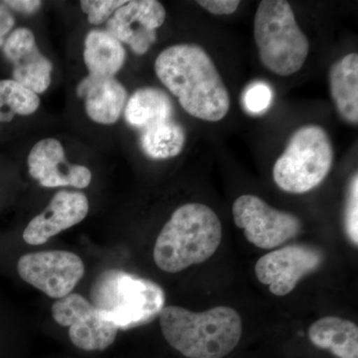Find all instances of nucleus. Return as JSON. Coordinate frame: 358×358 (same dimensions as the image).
Returning <instances> with one entry per match:
<instances>
[{
    "label": "nucleus",
    "mask_w": 358,
    "mask_h": 358,
    "mask_svg": "<svg viewBox=\"0 0 358 358\" xmlns=\"http://www.w3.org/2000/svg\"><path fill=\"white\" fill-rule=\"evenodd\" d=\"M197 3L214 15H230L237 10L241 2L238 0H200Z\"/></svg>",
    "instance_id": "obj_25"
},
{
    "label": "nucleus",
    "mask_w": 358,
    "mask_h": 358,
    "mask_svg": "<svg viewBox=\"0 0 358 358\" xmlns=\"http://www.w3.org/2000/svg\"><path fill=\"white\" fill-rule=\"evenodd\" d=\"M141 131V148L152 159H173L185 148V129L173 120L159 122Z\"/></svg>",
    "instance_id": "obj_20"
},
{
    "label": "nucleus",
    "mask_w": 358,
    "mask_h": 358,
    "mask_svg": "<svg viewBox=\"0 0 358 358\" xmlns=\"http://www.w3.org/2000/svg\"><path fill=\"white\" fill-rule=\"evenodd\" d=\"M345 231L350 241L358 244V174L355 173L348 185L345 213Z\"/></svg>",
    "instance_id": "obj_23"
},
{
    "label": "nucleus",
    "mask_w": 358,
    "mask_h": 358,
    "mask_svg": "<svg viewBox=\"0 0 358 358\" xmlns=\"http://www.w3.org/2000/svg\"><path fill=\"white\" fill-rule=\"evenodd\" d=\"M221 240L222 225L210 207L185 204L173 212L160 231L155 244L154 260L160 270L176 274L211 258Z\"/></svg>",
    "instance_id": "obj_3"
},
{
    "label": "nucleus",
    "mask_w": 358,
    "mask_h": 358,
    "mask_svg": "<svg viewBox=\"0 0 358 358\" xmlns=\"http://www.w3.org/2000/svg\"><path fill=\"white\" fill-rule=\"evenodd\" d=\"M324 256L319 250L303 245H291L270 252L257 261V279L267 285L271 293L284 296L296 288L306 275L322 265Z\"/></svg>",
    "instance_id": "obj_10"
},
{
    "label": "nucleus",
    "mask_w": 358,
    "mask_h": 358,
    "mask_svg": "<svg viewBox=\"0 0 358 358\" xmlns=\"http://www.w3.org/2000/svg\"><path fill=\"white\" fill-rule=\"evenodd\" d=\"M4 44V38L3 37L0 36V47L3 46Z\"/></svg>",
    "instance_id": "obj_29"
},
{
    "label": "nucleus",
    "mask_w": 358,
    "mask_h": 358,
    "mask_svg": "<svg viewBox=\"0 0 358 358\" xmlns=\"http://www.w3.org/2000/svg\"><path fill=\"white\" fill-rule=\"evenodd\" d=\"M0 95L15 115H31L39 108L38 95L14 80L0 81Z\"/></svg>",
    "instance_id": "obj_21"
},
{
    "label": "nucleus",
    "mask_w": 358,
    "mask_h": 358,
    "mask_svg": "<svg viewBox=\"0 0 358 358\" xmlns=\"http://www.w3.org/2000/svg\"><path fill=\"white\" fill-rule=\"evenodd\" d=\"M3 52L13 64L14 81L37 95L49 88L53 65L39 51L31 30L24 27L14 30L4 42Z\"/></svg>",
    "instance_id": "obj_13"
},
{
    "label": "nucleus",
    "mask_w": 358,
    "mask_h": 358,
    "mask_svg": "<svg viewBox=\"0 0 358 358\" xmlns=\"http://www.w3.org/2000/svg\"><path fill=\"white\" fill-rule=\"evenodd\" d=\"M90 303L108 322L127 331L157 319L164 310L166 294L157 282L109 268L94 280Z\"/></svg>",
    "instance_id": "obj_4"
},
{
    "label": "nucleus",
    "mask_w": 358,
    "mask_h": 358,
    "mask_svg": "<svg viewBox=\"0 0 358 358\" xmlns=\"http://www.w3.org/2000/svg\"><path fill=\"white\" fill-rule=\"evenodd\" d=\"M84 61L90 75L114 77L124 64L126 50L107 30H92L85 40Z\"/></svg>",
    "instance_id": "obj_19"
},
{
    "label": "nucleus",
    "mask_w": 358,
    "mask_h": 358,
    "mask_svg": "<svg viewBox=\"0 0 358 358\" xmlns=\"http://www.w3.org/2000/svg\"><path fill=\"white\" fill-rule=\"evenodd\" d=\"M159 317L169 345L187 358L226 357L236 348L243 333L239 313L225 306L202 313L169 306Z\"/></svg>",
    "instance_id": "obj_2"
},
{
    "label": "nucleus",
    "mask_w": 358,
    "mask_h": 358,
    "mask_svg": "<svg viewBox=\"0 0 358 358\" xmlns=\"http://www.w3.org/2000/svg\"><path fill=\"white\" fill-rule=\"evenodd\" d=\"M333 162V145L326 129L308 124L289 138L286 150L275 160L273 178L282 192L303 194L326 179Z\"/></svg>",
    "instance_id": "obj_6"
},
{
    "label": "nucleus",
    "mask_w": 358,
    "mask_h": 358,
    "mask_svg": "<svg viewBox=\"0 0 358 358\" xmlns=\"http://www.w3.org/2000/svg\"><path fill=\"white\" fill-rule=\"evenodd\" d=\"M329 89L341 117L352 124L358 122V54L350 53L329 70Z\"/></svg>",
    "instance_id": "obj_17"
},
{
    "label": "nucleus",
    "mask_w": 358,
    "mask_h": 358,
    "mask_svg": "<svg viewBox=\"0 0 358 358\" xmlns=\"http://www.w3.org/2000/svg\"><path fill=\"white\" fill-rule=\"evenodd\" d=\"M272 91L268 88V85L264 83H256L250 86L244 95L245 107L250 112H263L268 107L272 101Z\"/></svg>",
    "instance_id": "obj_24"
},
{
    "label": "nucleus",
    "mask_w": 358,
    "mask_h": 358,
    "mask_svg": "<svg viewBox=\"0 0 358 358\" xmlns=\"http://www.w3.org/2000/svg\"><path fill=\"white\" fill-rule=\"evenodd\" d=\"M14 17L13 13L4 4H0V36H6L14 26Z\"/></svg>",
    "instance_id": "obj_27"
},
{
    "label": "nucleus",
    "mask_w": 358,
    "mask_h": 358,
    "mask_svg": "<svg viewBox=\"0 0 358 358\" xmlns=\"http://www.w3.org/2000/svg\"><path fill=\"white\" fill-rule=\"evenodd\" d=\"M124 110L129 126L143 131L159 122L173 120V105L162 90L145 87L134 92Z\"/></svg>",
    "instance_id": "obj_18"
},
{
    "label": "nucleus",
    "mask_w": 358,
    "mask_h": 358,
    "mask_svg": "<svg viewBox=\"0 0 358 358\" xmlns=\"http://www.w3.org/2000/svg\"><path fill=\"white\" fill-rule=\"evenodd\" d=\"M254 38L261 62L278 76H291L307 60L310 43L286 0H263L257 8Z\"/></svg>",
    "instance_id": "obj_5"
},
{
    "label": "nucleus",
    "mask_w": 358,
    "mask_h": 358,
    "mask_svg": "<svg viewBox=\"0 0 358 358\" xmlns=\"http://www.w3.org/2000/svg\"><path fill=\"white\" fill-rule=\"evenodd\" d=\"M308 338L320 350L338 358H358V327L338 317H322L308 329Z\"/></svg>",
    "instance_id": "obj_16"
},
{
    "label": "nucleus",
    "mask_w": 358,
    "mask_h": 358,
    "mask_svg": "<svg viewBox=\"0 0 358 358\" xmlns=\"http://www.w3.org/2000/svg\"><path fill=\"white\" fill-rule=\"evenodd\" d=\"M21 279L50 298H64L84 277L83 260L62 250L25 254L17 263Z\"/></svg>",
    "instance_id": "obj_8"
},
{
    "label": "nucleus",
    "mask_w": 358,
    "mask_h": 358,
    "mask_svg": "<svg viewBox=\"0 0 358 358\" xmlns=\"http://www.w3.org/2000/svg\"><path fill=\"white\" fill-rule=\"evenodd\" d=\"M28 167L30 176L43 187L86 188L92 180L88 167L67 162L64 148L55 138H45L32 148Z\"/></svg>",
    "instance_id": "obj_12"
},
{
    "label": "nucleus",
    "mask_w": 358,
    "mask_h": 358,
    "mask_svg": "<svg viewBox=\"0 0 358 358\" xmlns=\"http://www.w3.org/2000/svg\"><path fill=\"white\" fill-rule=\"evenodd\" d=\"M77 94L85 99L90 119L102 124H115L128 102V92L115 77L89 74L78 86Z\"/></svg>",
    "instance_id": "obj_15"
},
{
    "label": "nucleus",
    "mask_w": 358,
    "mask_h": 358,
    "mask_svg": "<svg viewBox=\"0 0 358 358\" xmlns=\"http://www.w3.org/2000/svg\"><path fill=\"white\" fill-rule=\"evenodd\" d=\"M89 201L84 193L61 190L47 208L26 226L23 240L29 245L46 243L50 238L84 220Z\"/></svg>",
    "instance_id": "obj_14"
},
{
    "label": "nucleus",
    "mask_w": 358,
    "mask_h": 358,
    "mask_svg": "<svg viewBox=\"0 0 358 358\" xmlns=\"http://www.w3.org/2000/svg\"><path fill=\"white\" fill-rule=\"evenodd\" d=\"M14 113L9 109L8 106L4 100L3 96L0 95V122H10L13 119Z\"/></svg>",
    "instance_id": "obj_28"
},
{
    "label": "nucleus",
    "mask_w": 358,
    "mask_h": 358,
    "mask_svg": "<svg viewBox=\"0 0 358 358\" xmlns=\"http://www.w3.org/2000/svg\"><path fill=\"white\" fill-rule=\"evenodd\" d=\"M166 17V8L157 0L127 1L108 20L107 31L143 55L157 40V29Z\"/></svg>",
    "instance_id": "obj_11"
},
{
    "label": "nucleus",
    "mask_w": 358,
    "mask_h": 358,
    "mask_svg": "<svg viewBox=\"0 0 358 358\" xmlns=\"http://www.w3.org/2000/svg\"><path fill=\"white\" fill-rule=\"evenodd\" d=\"M232 212L235 224L244 230L250 243L258 248H277L296 237L301 230V221L296 216L273 208L256 195L238 197Z\"/></svg>",
    "instance_id": "obj_7"
},
{
    "label": "nucleus",
    "mask_w": 358,
    "mask_h": 358,
    "mask_svg": "<svg viewBox=\"0 0 358 358\" xmlns=\"http://www.w3.org/2000/svg\"><path fill=\"white\" fill-rule=\"evenodd\" d=\"M124 0H83L80 2L82 10L88 15L91 24L100 25L114 15L115 11L124 6Z\"/></svg>",
    "instance_id": "obj_22"
},
{
    "label": "nucleus",
    "mask_w": 358,
    "mask_h": 358,
    "mask_svg": "<svg viewBox=\"0 0 358 358\" xmlns=\"http://www.w3.org/2000/svg\"><path fill=\"white\" fill-rule=\"evenodd\" d=\"M51 313L59 326L69 327L73 345L85 352L105 350L114 343L119 331L79 294L71 293L59 299L52 305Z\"/></svg>",
    "instance_id": "obj_9"
},
{
    "label": "nucleus",
    "mask_w": 358,
    "mask_h": 358,
    "mask_svg": "<svg viewBox=\"0 0 358 358\" xmlns=\"http://www.w3.org/2000/svg\"><path fill=\"white\" fill-rule=\"evenodd\" d=\"M157 78L182 109L206 122H219L230 110L228 90L213 60L197 44L164 49L155 63Z\"/></svg>",
    "instance_id": "obj_1"
},
{
    "label": "nucleus",
    "mask_w": 358,
    "mask_h": 358,
    "mask_svg": "<svg viewBox=\"0 0 358 358\" xmlns=\"http://www.w3.org/2000/svg\"><path fill=\"white\" fill-rule=\"evenodd\" d=\"M3 4L18 13L34 14L39 10L42 2L39 0H8V1H3Z\"/></svg>",
    "instance_id": "obj_26"
}]
</instances>
